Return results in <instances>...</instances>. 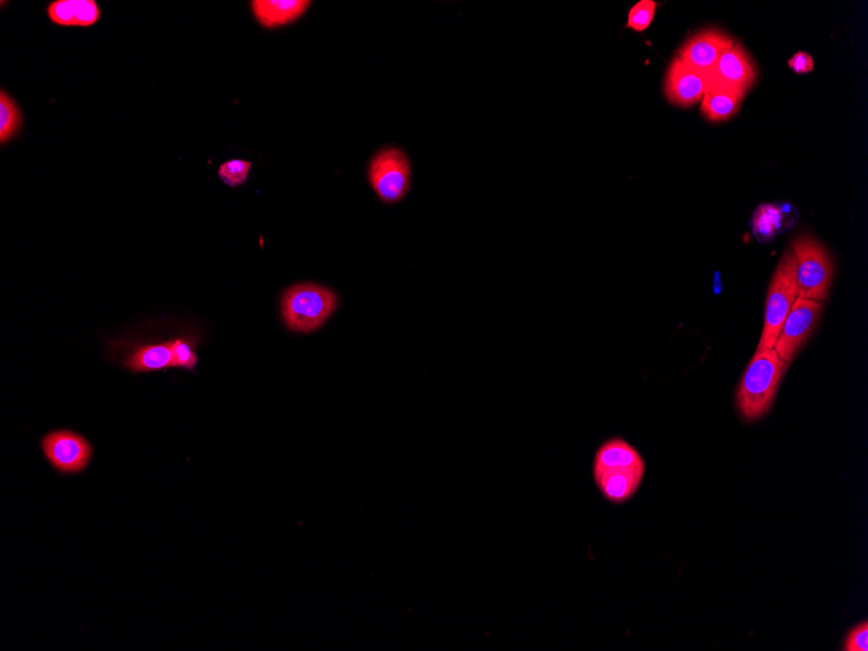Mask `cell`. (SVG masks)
I'll use <instances>...</instances> for the list:
<instances>
[{"label":"cell","mask_w":868,"mask_h":651,"mask_svg":"<svg viewBox=\"0 0 868 651\" xmlns=\"http://www.w3.org/2000/svg\"><path fill=\"white\" fill-rule=\"evenodd\" d=\"M657 8L658 3L654 0H640L629 10L626 28L637 33L645 32L653 24Z\"/></svg>","instance_id":"d6986e66"},{"label":"cell","mask_w":868,"mask_h":651,"mask_svg":"<svg viewBox=\"0 0 868 651\" xmlns=\"http://www.w3.org/2000/svg\"><path fill=\"white\" fill-rule=\"evenodd\" d=\"M337 306L332 290L306 282L286 290L281 302L282 318L290 331L312 333L323 327Z\"/></svg>","instance_id":"7a4b0ae2"},{"label":"cell","mask_w":868,"mask_h":651,"mask_svg":"<svg viewBox=\"0 0 868 651\" xmlns=\"http://www.w3.org/2000/svg\"><path fill=\"white\" fill-rule=\"evenodd\" d=\"M253 164L247 160L232 159L229 162L221 164L219 168V176L221 181L230 188L245 184L247 177L250 175V169Z\"/></svg>","instance_id":"ffe728a7"},{"label":"cell","mask_w":868,"mask_h":651,"mask_svg":"<svg viewBox=\"0 0 868 651\" xmlns=\"http://www.w3.org/2000/svg\"><path fill=\"white\" fill-rule=\"evenodd\" d=\"M368 179L381 201L386 205H396L410 190V160L397 147L381 150L371 160Z\"/></svg>","instance_id":"5b68a950"},{"label":"cell","mask_w":868,"mask_h":651,"mask_svg":"<svg viewBox=\"0 0 868 651\" xmlns=\"http://www.w3.org/2000/svg\"><path fill=\"white\" fill-rule=\"evenodd\" d=\"M21 125V114L19 107L13 99L2 90L0 93V142L6 143L10 141Z\"/></svg>","instance_id":"ac0fdd59"},{"label":"cell","mask_w":868,"mask_h":651,"mask_svg":"<svg viewBox=\"0 0 868 651\" xmlns=\"http://www.w3.org/2000/svg\"><path fill=\"white\" fill-rule=\"evenodd\" d=\"M173 360H175V368L182 370L195 371L198 364V355L193 350V345L186 340L172 341Z\"/></svg>","instance_id":"44dd1931"},{"label":"cell","mask_w":868,"mask_h":651,"mask_svg":"<svg viewBox=\"0 0 868 651\" xmlns=\"http://www.w3.org/2000/svg\"><path fill=\"white\" fill-rule=\"evenodd\" d=\"M124 367L129 371L154 372L175 368V360H173L172 341L164 342V344L146 345L134 351L130 357L125 360Z\"/></svg>","instance_id":"9a60e30c"},{"label":"cell","mask_w":868,"mask_h":651,"mask_svg":"<svg viewBox=\"0 0 868 651\" xmlns=\"http://www.w3.org/2000/svg\"><path fill=\"white\" fill-rule=\"evenodd\" d=\"M52 23L62 26H91L101 17L94 0H56L47 8Z\"/></svg>","instance_id":"5bb4252c"},{"label":"cell","mask_w":868,"mask_h":651,"mask_svg":"<svg viewBox=\"0 0 868 651\" xmlns=\"http://www.w3.org/2000/svg\"><path fill=\"white\" fill-rule=\"evenodd\" d=\"M311 6L307 0H254L251 2L255 19L263 28H279L303 16Z\"/></svg>","instance_id":"7c38bea8"},{"label":"cell","mask_w":868,"mask_h":651,"mask_svg":"<svg viewBox=\"0 0 868 651\" xmlns=\"http://www.w3.org/2000/svg\"><path fill=\"white\" fill-rule=\"evenodd\" d=\"M796 258L797 297L809 301H827L835 263L826 247L814 237L802 234L792 243Z\"/></svg>","instance_id":"3957f363"},{"label":"cell","mask_w":868,"mask_h":651,"mask_svg":"<svg viewBox=\"0 0 868 651\" xmlns=\"http://www.w3.org/2000/svg\"><path fill=\"white\" fill-rule=\"evenodd\" d=\"M710 89V78L688 67L679 58L674 59L664 80V94L668 102L681 108L700 102Z\"/></svg>","instance_id":"30bf717a"},{"label":"cell","mask_w":868,"mask_h":651,"mask_svg":"<svg viewBox=\"0 0 868 651\" xmlns=\"http://www.w3.org/2000/svg\"><path fill=\"white\" fill-rule=\"evenodd\" d=\"M797 299L796 258L792 250H785L768 288L765 324L757 351L774 349L785 319Z\"/></svg>","instance_id":"277c9868"},{"label":"cell","mask_w":868,"mask_h":651,"mask_svg":"<svg viewBox=\"0 0 868 651\" xmlns=\"http://www.w3.org/2000/svg\"><path fill=\"white\" fill-rule=\"evenodd\" d=\"M593 475L602 496L607 501L620 505V503H626L635 496L642 480H644L645 470L642 468H616V470L593 472Z\"/></svg>","instance_id":"8fae6325"},{"label":"cell","mask_w":868,"mask_h":651,"mask_svg":"<svg viewBox=\"0 0 868 651\" xmlns=\"http://www.w3.org/2000/svg\"><path fill=\"white\" fill-rule=\"evenodd\" d=\"M788 65L798 75H806V73L813 72L814 60L807 52H797L789 60Z\"/></svg>","instance_id":"603a6c76"},{"label":"cell","mask_w":868,"mask_h":651,"mask_svg":"<svg viewBox=\"0 0 868 651\" xmlns=\"http://www.w3.org/2000/svg\"><path fill=\"white\" fill-rule=\"evenodd\" d=\"M43 454L52 468L62 475H78L88 468L94 449L84 436L60 429L42 438Z\"/></svg>","instance_id":"52a82bcc"},{"label":"cell","mask_w":868,"mask_h":651,"mask_svg":"<svg viewBox=\"0 0 868 651\" xmlns=\"http://www.w3.org/2000/svg\"><path fill=\"white\" fill-rule=\"evenodd\" d=\"M735 43V38L718 29H703L684 43L677 58L688 67L709 76L724 52Z\"/></svg>","instance_id":"9c48e42d"},{"label":"cell","mask_w":868,"mask_h":651,"mask_svg":"<svg viewBox=\"0 0 868 651\" xmlns=\"http://www.w3.org/2000/svg\"><path fill=\"white\" fill-rule=\"evenodd\" d=\"M787 366L774 349L755 351L741 377L736 403L746 422L761 419L771 410Z\"/></svg>","instance_id":"6da1fadb"},{"label":"cell","mask_w":868,"mask_h":651,"mask_svg":"<svg viewBox=\"0 0 868 651\" xmlns=\"http://www.w3.org/2000/svg\"><path fill=\"white\" fill-rule=\"evenodd\" d=\"M823 305L820 302L798 298L794 301L791 311L785 319L774 350L783 360L785 366L793 362L798 350L809 340L811 333L817 327Z\"/></svg>","instance_id":"8992f818"},{"label":"cell","mask_w":868,"mask_h":651,"mask_svg":"<svg viewBox=\"0 0 868 651\" xmlns=\"http://www.w3.org/2000/svg\"><path fill=\"white\" fill-rule=\"evenodd\" d=\"M616 468H642L646 470L645 460L639 451L623 438H611L597 450L594 457L593 472L616 470Z\"/></svg>","instance_id":"4fadbf2b"},{"label":"cell","mask_w":868,"mask_h":651,"mask_svg":"<svg viewBox=\"0 0 868 651\" xmlns=\"http://www.w3.org/2000/svg\"><path fill=\"white\" fill-rule=\"evenodd\" d=\"M709 78V90L731 91L745 98L757 80V68L749 52L741 43L736 42L731 49L724 52Z\"/></svg>","instance_id":"ba28073f"},{"label":"cell","mask_w":868,"mask_h":651,"mask_svg":"<svg viewBox=\"0 0 868 651\" xmlns=\"http://www.w3.org/2000/svg\"><path fill=\"white\" fill-rule=\"evenodd\" d=\"M742 99L731 91L709 90L702 98V115L711 123L729 120L739 112Z\"/></svg>","instance_id":"2e32d148"},{"label":"cell","mask_w":868,"mask_h":651,"mask_svg":"<svg viewBox=\"0 0 868 651\" xmlns=\"http://www.w3.org/2000/svg\"><path fill=\"white\" fill-rule=\"evenodd\" d=\"M844 651H868V623L857 624L845 637Z\"/></svg>","instance_id":"7402d4cb"},{"label":"cell","mask_w":868,"mask_h":651,"mask_svg":"<svg viewBox=\"0 0 868 651\" xmlns=\"http://www.w3.org/2000/svg\"><path fill=\"white\" fill-rule=\"evenodd\" d=\"M783 211L778 206L762 205L753 216V232L759 242L767 243L774 240L783 224Z\"/></svg>","instance_id":"e0dca14e"}]
</instances>
